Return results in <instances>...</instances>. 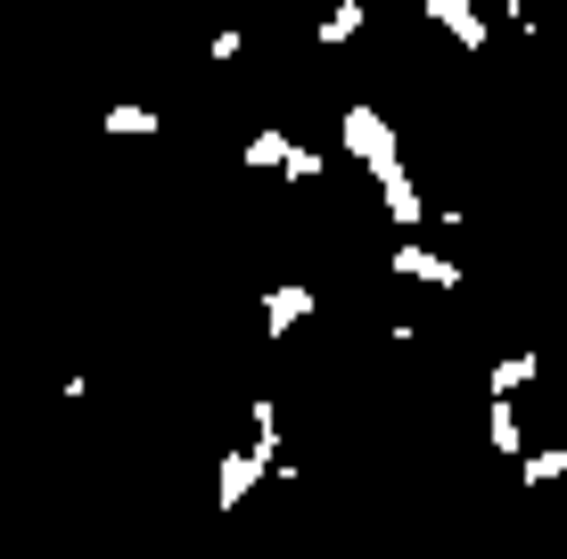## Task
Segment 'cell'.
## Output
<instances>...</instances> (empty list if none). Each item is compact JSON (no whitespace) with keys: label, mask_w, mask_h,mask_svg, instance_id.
<instances>
[{"label":"cell","mask_w":567,"mask_h":559,"mask_svg":"<svg viewBox=\"0 0 567 559\" xmlns=\"http://www.w3.org/2000/svg\"><path fill=\"white\" fill-rule=\"evenodd\" d=\"M256 313H264V330H271V338H288V330H305V321L321 313V297H312L305 280H280V288H264Z\"/></svg>","instance_id":"obj_3"},{"label":"cell","mask_w":567,"mask_h":559,"mask_svg":"<svg viewBox=\"0 0 567 559\" xmlns=\"http://www.w3.org/2000/svg\"><path fill=\"white\" fill-rule=\"evenodd\" d=\"M379 206H386V222H395V230H420L427 222V198H420V182H412V173H379Z\"/></svg>","instance_id":"obj_6"},{"label":"cell","mask_w":567,"mask_h":559,"mask_svg":"<svg viewBox=\"0 0 567 559\" xmlns=\"http://www.w3.org/2000/svg\"><path fill=\"white\" fill-rule=\"evenodd\" d=\"M288 148H297L288 132H256V141L239 148V165H247V173H280V165H288Z\"/></svg>","instance_id":"obj_10"},{"label":"cell","mask_w":567,"mask_h":559,"mask_svg":"<svg viewBox=\"0 0 567 559\" xmlns=\"http://www.w3.org/2000/svg\"><path fill=\"white\" fill-rule=\"evenodd\" d=\"M280 173H288V182L305 189V182H321V173H329V157H321V148H305V141H297V148H288V165H280Z\"/></svg>","instance_id":"obj_13"},{"label":"cell","mask_w":567,"mask_h":559,"mask_svg":"<svg viewBox=\"0 0 567 559\" xmlns=\"http://www.w3.org/2000/svg\"><path fill=\"white\" fill-rule=\"evenodd\" d=\"M535 345H518V354H502L494 371H485V403H518V387H535Z\"/></svg>","instance_id":"obj_7"},{"label":"cell","mask_w":567,"mask_h":559,"mask_svg":"<svg viewBox=\"0 0 567 559\" xmlns=\"http://www.w3.org/2000/svg\"><path fill=\"white\" fill-rule=\"evenodd\" d=\"M271 469H280V420H271V395H256V445H230L223 460H214V510L239 518L247 494H256Z\"/></svg>","instance_id":"obj_1"},{"label":"cell","mask_w":567,"mask_h":559,"mask_svg":"<svg viewBox=\"0 0 567 559\" xmlns=\"http://www.w3.org/2000/svg\"><path fill=\"white\" fill-rule=\"evenodd\" d=\"M420 17L444 33V42H461V50H485V17L468 9V0H420Z\"/></svg>","instance_id":"obj_5"},{"label":"cell","mask_w":567,"mask_h":559,"mask_svg":"<svg viewBox=\"0 0 567 559\" xmlns=\"http://www.w3.org/2000/svg\"><path fill=\"white\" fill-rule=\"evenodd\" d=\"M518 477H526V486H567V445H535V453H518Z\"/></svg>","instance_id":"obj_9"},{"label":"cell","mask_w":567,"mask_h":559,"mask_svg":"<svg viewBox=\"0 0 567 559\" xmlns=\"http://www.w3.org/2000/svg\"><path fill=\"white\" fill-rule=\"evenodd\" d=\"M239 50H247V33H214V42H206V58H214V66H230Z\"/></svg>","instance_id":"obj_14"},{"label":"cell","mask_w":567,"mask_h":559,"mask_svg":"<svg viewBox=\"0 0 567 559\" xmlns=\"http://www.w3.org/2000/svg\"><path fill=\"white\" fill-rule=\"evenodd\" d=\"M354 33H362V0H338V9H329L321 25H312V42H321V50H338V42H354Z\"/></svg>","instance_id":"obj_11"},{"label":"cell","mask_w":567,"mask_h":559,"mask_svg":"<svg viewBox=\"0 0 567 559\" xmlns=\"http://www.w3.org/2000/svg\"><path fill=\"white\" fill-rule=\"evenodd\" d=\"M485 445H494V453H526V428H518V403H485Z\"/></svg>","instance_id":"obj_8"},{"label":"cell","mask_w":567,"mask_h":559,"mask_svg":"<svg viewBox=\"0 0 567 559\" xmlns=\"http://www.w3.org/2000/svg\"><path fill=\"white\" fill-rule=\"evenodd\" d=\"M395 272H403V280H420V288H444V297H453V288H468V263L427 256V247H412V239L395 247Z\"/></svg>","instance_id":"obj_4"},{"label":"cell","mask_w":567,"mask_h":559,"mask_svg":"<svg viewBox=\"0 0 567 559\" xmlns=\"http://www.w3.org/2000/svg\"><path fill=\"white\" fill-rule=\"evenodd\" d=\"M100 132H124V141L141 132V141H148V132H165V124H156V107H132V100H124V107H107V115H100Z\"/></svg>","instance_id":"obj_12"},{"label":"cell","mask_w":567,"mask_h":559,"mask_svg":"<svg viewBox=\"0 0 567 559\" xmlns=\"http://www.w3.org/2000/svg\"><path fill=\"white\" fill-rule=\"evenodd\" d=\"M338 157H354L370 182H379V173H395V165H403V157H395V124H386L370 100H354V107L338 115Z\"/></svg>","instance_id":"obj_2"}]
</instances>
